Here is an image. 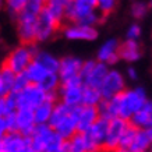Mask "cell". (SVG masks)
Returning a JSON list of instances; mask_svg holds the SVG:
<instances>
[{"label":"cell","instance_id":"b9f144b4","mask_svg":"<svg viewBox=\"0 0 152 152\" xmlns=\"http://www.w3.org/2000/svg\"><path fill=\"white\" fill-rule=\"evenodd\" d=\"M113 152H129V151H127V149H123V148H117V149Z\"/></svg>","mask_w":152,"mask_h":152},{"label":"cell","instance_id":"6da1fadb","mask_svg":"<svg viewBox=\"0 0 152 152\" xmlns=\"http://www.w3.org/2000/svg\"><path fill=\"white\" fill-rule=\"evenodd\" d=\"M66 20L71 24L96 27L102 15L98 13L95 0H70L66 4Z\"/></svg>","mask_w":152,"mask_h":152},{"label":"cell","instance_id":"ac0fdd59","mask_svg":"<svg viewBox=\"0 0 152 152\" xmlns=\"http://www.w3.org/2000/svg\"><path fill=\"white\" fill-rule=\"evenodd\" d=\"M101 116L95 106H78L77 107V130L78 133H85L98 121Z\"/></svg>","mask_w":152,"mask_h":152},{"label":"cell","instance_id":"60d3db41","mask_svg":"<svg viewBox=\"0 0 152 152\" xmlns=\"http://www.w3.org/2000/svg\"><path fill=\"white\" fill-rule=\"evenodd\" d=\"M6 7V4H4V0H0V11H1V10L4 9Z\"/></svg>","mask_w":152,"mask_h":152},{"label":"cell","instance_id":"f546056e","mask_svg":"<svg viewBox=\"0 0 152 152\" xmlns=\"http://www.w3.org/2000/svg\"><path fill=\"white\" fill-rule=\"evenodd\" d=\"M45 11H46L59 25H63V23L66 21V6L64 4H59V3H46Z\"/></svg>","mask_w":152,"mask_h":152},{"label":"cell","instance_id":"d4e9b609","mask_svg":"<svg viewBox=\"0 0 152 152\" xmlns=\"http://www.w3.org/2000/svg\"><path fill=\"white\" fill-rule=\"evenodd\" d=\"M151 142H152L151 135L145 130L137 129L135 137H134L133 142L130 144V147L127 148V151L129 152H149Z\"/></svg>","mask_w":152,"mask_h":152},{"label":"cell","instance_id":"3957f363","mask_svg":"<svg viewBox=\"0 0 152 152\" xmlns=\"http://www.w3.org/2000/svg\"><path fill=\"white\" fill-rule=\"evenodd\" d=\"M29 142L35 152H63L66 147V141L49 124L37 126L29 135Z\"/></svg>","mask_w":152,"mask_h":152},{"label":"cell","instance_id":"8d00e7d4","mask_svg":"<svg viewBox=\"0 0 152 152\" xmlns=\"http://www.w3.org/2000/svg\"><path fill=\"white\" fill-rule=\"evenodd\" d=\"M141 34H142L141 27H140L137 23H134V24H131L129 27V29H127V32H126V39H127V41H137L138 42Z\"/></svg>","mask_w":152,"mask_h":152},{"label":"cell","instance_id":"d590c367","mask_svg":"<svg viewBox=\"0 0 152 152\" xmlns=\"http://www.w3.org/2000/svg\"><path fill=\"white\" fill-rule=\"evenodd\" d=\"M28 85H29V81H28V78L25 77V74H24V73L15 74L11 92H13V94H18V92H21L25 87H28Z\"/></svg>","mask_w":152,"mask_h":152},{"label":"cell","instance_id":"44dd1931","mask_svg":"<svg viewBox=\"0 0 152 152\" xmlns=\"http://www.w3.org/2000/svg\"><path fill=\"white\" fill-rule=\"evenodd\" d=\"M119 56L121 60H124L126 63H135L141 59L142 56V50L141 46L137 41H127L126 39L123 43H120L119 49Z\"/></svg>","mask_w":152,"mask_h":152},{"label":"cell","instance_id":"d6986e66","mask_svg":"<svg viewBox=\"0 0 152 152\" xmlns=\"http://www.w3.org/2000/svg\"><path fill=\"white\" fill-rule=\"evenodd\" d=\"M131 126H134L138 130H145L152 138V101L148 99L147 103L140 109L129 121Z\"/></svg>","mask_w":152,"mask_h":152},{"label":"cell","instance_id":"7c38bea8","mask_svg":"<svg viewBox=\"0 0 152 152\" xmlns=\"http://www.w3.org/2000/svg\"><path fill=\"white\" fill-rule=\"evenodd\" d=\"M83 63H84V60H81L77 56H64L63 59H60L59 71H57L60 84L81 78L80 73H81Z\"/></svg>","mask_w":152,"mask_h":152},{"label":"cell","instance_id":"4316f807","mask_svg":"<svg viewBox=\"0 0 152 152\" xmlns=\"http://www.w3.org/2000/svg\"><path fill=\"white\" fill-rule=\"evenodd\" d=\"M103 98L101 95V91L96 88H91V87H85L83 88V105L84 106H98L102 103Z\"/></svg>","mask_w":152,"mask_h":152},{"label":"cell","instance_id":"ba28073f","mask_svg":"<svg viewBox=\"0 0 152 152\" xmlns=\"http://www.w3.org/2000/svg\"><path fill=\"white\" fill-rule=\"evenodd\" d=\"M83 88L84 84L81 78L60 84L57 91V101L69 107H78L83 105Z\"/></svg>","mask_w":152,"mask_h":152},{"label":"cell","instance_id":"ee69618b","mask_svg":"<svg viewBox=\"0 0 152 152\" xmlns=\"http://www.w3.org/2000/svg\"><path fill=\"white\" fill-rule=\"evenodd\" d=\"M149 6H152V0H149Z\"/></svg>","mask_w":152,"mask_h":152},{"label":"cell","instance_id":"836d02e7","mask_svg":"<svg viewBox=\"0 0 152 152\" xmlns=\"http://www.w3.org/2000/svg\"><path fill=\"white\" fill-rule=\"evenodd\" d=\"M28 0H4V4H6V9L9 11L11 15H18L23 9L25 7Z\"/></svg>","mask_w":152,"mask_h":152},{"label":"cell","instance_id":"f1b7e54d","mask_svg":"<svg viewBox=\"0 0 152 152\" xmlns=\"http://www.w3.org/2000/svg\"><path fill=\"white\" fill-rule=\"evenodd\" d=\"M63 152H88L87 144H85V140H84L83 134L77 133L70 140H67Z\"/></svg>","mask_w":152,"mask_h":152},{"label":"cell","instance_id":"ffe728a7","mask_svg":"<svg viewBox=\"0 0 152 152\" xmlns=\"http://www.w3.org/2000/svg\"><path fill=\"white\" fill-rule=\"evenodd\" d=\"M15 124H17V133L23 134L25 137H29L34 129L37 127L35 119H34V110L29 109H17L15 112Z\"/></svg>","mask_w":152,"mask_h":152},{"label":"cell","instance_id":"603a6c76","mask_svg":"<svg viewBox=\"0 0 152 152\" xmlns=\"http://www.w3.org/2000/svg\"><path fill=\"white\" fill-rule=\"evenodd\" d=\"M34 61L39 63L43 69H46L48 71L52 74H57V71H59L60 59L46 50H39V49H38L35 56H34Z\"/></svg>","mask_w":152,"mask_h":152},{"label":"cell","instance_id":"7a4b0ae2","mask_svg":"<svg viewBox=\"0 0 152 152\" xmlns=\"http://www.w3.org/2000/svg\"><path fill=\"white\" fill-rule=\"evenodd\" d=\"M115 101L117 106V117L130 121V119L147 103V91L142 87L127 88L124 92L115 96Z\"/></svg>","mask_w":152,"mask_h":152},{"label":"cell","instance_id":"52a82bcc","mask_svg":"<svg viewBox=\"0 0 152 152\" xmlns=\"http://www.w3.org/2000/svg\"><path fill=\"white\" fill-rule=\"evenodd\" d=\"M126 89H127V84H126L124 74L116 69H109L101 88H99L103 101L117 96L121 92H124Z\"/></svg>","mask_w":152,"mask_h":152},{"label":"cell","instance_id":"9a60e30c","mask_svg":"<svg viewBox=\"0 0 152 152\" xmlns=\"http://www.w3.org/2000/svg\"><path fill=\"white\" fill-rule=\"evenodd\" d=\"M0 152H35L31 147L29 137L20 133H7L0 141Z\"/></svg>","mask_w":152,"mask_h":152},{"label":"cell","instance_id":"5b68a950","mask_svg":"<svg viewBox=\"0 0 152 152\" xmlns=\"http://www.w3.org/2000/svg\"><path fill=\"white\" fill-rule=\"evenodd\" d=\"M17 99L18 109H29L34 110L39 105H42L45 101H48L52 96H57V94H48L45 89H42L39 85L29 84L18 94H14Z\"/></svg>","mask_w":152,"mask_h":152},{"label":"cell","instance_id":"d6a6232c","mask_svg":"<svg viewBox=\"0 0 152 152\" xmlns=\"http://www.w3.org/2000/svg\"><path fill=\"white\" fill-rule=\"evenodd\" d=\"M148 9H149V6L145 3V1H134L133 4H131V15H133L135 20H141L144 18L148 13Z\"/></svg>","mask_w":152,"mask_h":152},{"label":"cell","instance_id":"74e56055","mask_svg":"<svg viewBox=\"0 0 152 152\" xmlns=\"http://www.w3.org/2000/svg\"><path fill=\"white\" fill-rule=\"evenodd\" d=\"M126 75H127V78L129 80L135 81V80L138 78V71H137V69H135L134 66H129L127 70H126Z\"/></svg>","mask_w":152,"mask_h":152},{"label":"cell","instance_id":"2e32d148","mask_svg":"<svg viewBox=\"0 0 152 152\" xmlns=\"http://www.w3.org/2000/svg\"><path fill=\"white\" fill-rule=\"evenodd\" d=\"M119 49H120V42L115 38H110V39H106L103 43H102L99 49L96 52V61L99 63H103L107 67L109 66L116 64L120 60L119 56Z\"/></svg>","mask_w":152,"mask_h":152},{"label":"cell","instance_id":"ab89813d","mask_svg":"<svg viewBox=\"0 0 152 152\" xmlns=\"http://www.w3.org/2000/svg\"><path fill=\"white\" fill-rule=\"evenodd\" d=\"M70 0H46V3H59V4H67Z\"/></svg>","mask_w":152,"mask_h":152},{"label":"cell","instance_id":"7402d4cb","mask_svg":"<svg viewBox=\"0 0 152 152\" xmlns=\"http://www.w3.org/2000/svg\"><path fill=\"white\" fill-rule=\"evenodd\" d=\"M57 102V96H52L48 101H45L42 105H39L37 109H34V119L37 126L39 124H49L52 112L55 107V103Z\"/></svg>","mask_w":152,"mask_h":152},{"label":"cell","instance_id":"4dcf8cb0","mask_svg":"<svg viewBox=\"0 0 152 152\" xmlns=\"http://www.w3.org/2000/svg\"><path fill=\"white\" fill-rule=\"evenodd\" d=\"M45 7H46V0H28L21 13L29 14L32 17H38L45 10Z\"/></svg>","mask_w":152,"mask_h":152},{"label":"cell","instance_id":"7bdbcfd3","mask_svg":"<svg viewBox=\"0 0 152 152\" xmlns=\"http://www.w3.org/2000/svg\"><path fill=\"white\" fill-rule=\"evenodd\" d=\"M149 152H152V142H151V148H149Z\"/></svg>","mask_w":152,"mask_h":152},{"label":"cell","instance_id":"4fadbf2b","mask_svg":"<svg viewBox=\"0 0 152 152\" xmlns=\"http://www.w3.org/2000/svg\"><path fill=\"white\" fill-rule=\"evenodd\" d=\"M61 25L56 23L50 15L43 10L37 18V29H35V43L46 42L50 38L55 37V34L59 31Z\"/></svg>","mask_w":152,"mask_h":152},{"label":"cell","instance_id":"83f0119b","mask_svg":"<svg viewBox=\"0 0 152 152\" xmlns=\"http://www.w3.org/2000/svg\"><path fill=\"white\" fill-rule=\"evenodd\" d=\"M18 109L17 106V99L13 92L9 94L6 98L0 99V117H7L10 115H14Z\"/></svg>","mask_w":152,"mask_h":152},{"label":"cell","instance_id":"e575fe53","mask_svg":"<svg viewBox=\"0 0 152 152\" xmlns=\"http://www.w3.org/2000/svg\"><path fill=\"white\" fill-rule=\"evenodd\" d=\"M135 133H137V129L129 123L127 129L124 130V133H123V135H121V140H120V147L119 148L127 149V148L130 147V144L133 142L134 137H135Z\"/></svg>","mask_w":152,"mask_h":152},{"label":"cell","instance_id":"8992f818","mask_svg":"<svg viewBox=\"0 0 152 152\" xmlns=\"http://www.w3.org/2000/svg\"><path fill=\"white\" fill-rule=\"evenodd\" d=\"M107 71H109V67L103 63H99L96 60H85L81 67L80 77L85 87L99 89Z\"/></svg>","mask_w":152,"mask_h":152},{"label":"cell","instance_id":"cb8c5ba5","mask_svg":"<svg viewBox=\"0 0 152 152\" xmlns=\"http://www.w3.org/2000/svg\"><path fill=\"white\" fill-rule=\"evenodd\" d=\"M25 77L28 78L29 84H35V85H41L45 80L52 73H49L46 69H43L39 63L37 61H32L31 64L27 67V70L24 71Z\"/></svg>","mask_w":152,"mask_h":152},{"label":"cell","instance_id":"5bb4252c","mask_svg":"<svg viewBox=\"0 0 152 152\" xmlns=\"http://www.w3.org/2000/svg\"><path fill=\"white\" fill-rule=\"evenodd\" d=\"M63 35L69 41H84L92 42L99 37L96 27H89L83 24H67L63 27Z\"/></svg>","mask_w":152,"mask_h":152},{"label":"cell","instance_id":"8fae6325","mask_svg":"<svg viewBox=\"0 0 152 152\" xmlns=\"http://www.w3.org/2000/svg\"><path fill=\"white\" fill-rule=\"evenodd\" d=\"M37 18L29 14L20 13L17 20V35L23 45H37L35 43V29H37Z\"/></svg>","mask_w":152,"mask_h":152},{"label":"cell","instance_id":"9c48e42d","mask_svg":"<svg viewBox=\"0 0 152 152\" xmlns=\"http://www.w3.org/2000/svg\"><path fill=\"white\" fill-rule=\"evenodd\" d=\"M107 126H109V120L99 117L91 129H88L85 133H81L87 144L88 152H101L103 149V141H105Z\"/></svg>","mask_w":152,"mask_h":152},{"label":"cell","instance_id":"1f68e13d","mask_svg":"<svg viewBox=\"0 0 152 152\" xmlns=\"http://www.w3.org/2000/svg\"><path fill=\"white\" fill-rule=\"evenodd\" d=\"M95 1H96L98 13L102 15V18L113 13L115 9L117 7V3H119V0H95Z\"/></svg>","mask_w":152,"mask_h":152},{"label":"cell","instance_id":"484cf974","mask_svg":"<svg viewBox=\"0 0 152 152\" xmlns=\"http://www.w3.org/2000/svg\"><path fill=\"white\" fill-rule=\"evenodd\" d=\"M14 77H15V74L11 73L10 70H7L3 66L0 67V99L11 94Z\"/></svg>","mask_w":152,"mask_h":152},{"label":"cell","instance_id":"f35d334b","mask_svg":"<svg viewBox=\"0 0 152 152\" xmlns=\"http://www.w3.org/2000/svg\"><path fill=\"white\" fill-rule=\"evenodd\" d=\"M6 134H7V130H6V123H4V119L0 117V141L3 140Z\"/></svg>","mask_w":152,"mask_h":152},{"label":"cell","instance_id":"e0dca14e","mask_svg":"<svg viewBox=\"0 0 152 152\" xmlns=\"http://www.w3.org/2000/svg\"><path fill=\"white\" fill-rule=\"evenodd\" d=\"M52 129L64 141L75 135L78 133V130H77V107H71V110L63 119H60L55 126H52Z\"/></svg>","mask_w":152,"mask_h":152},{"label":"cell","instance_id":"30bf717a","mask_svg":"<svg viewBox=\"0 0 152 152\" xmlns=\"http://www.w3.org/2000/svg\"><path fill=\"white\" fill-rule=\"evenodd\" d=\"M127 126H129V121L120 119V117L109 120V126H107L105 141H103V151L113 152L120 147V140H121L124 130L127 129Z\"/></svg>","mask_w":152,"mask_h":152},{"label":"cell","instance_id":"277c9868","mask_svg":"<svg viewBox=\"0 0 152 152\" xmlns=\"http://www.w3.org/2000/svg\"><path fill=\"white\" fill-rule=\"evenodd\" d=\"M37 45H18L10 52L3 61V67L10 70L14 74L24 73L27 67L34 61V56L37 53Z\"/></svg>","mask_w":152,"mask_h":152}]
</instances>
